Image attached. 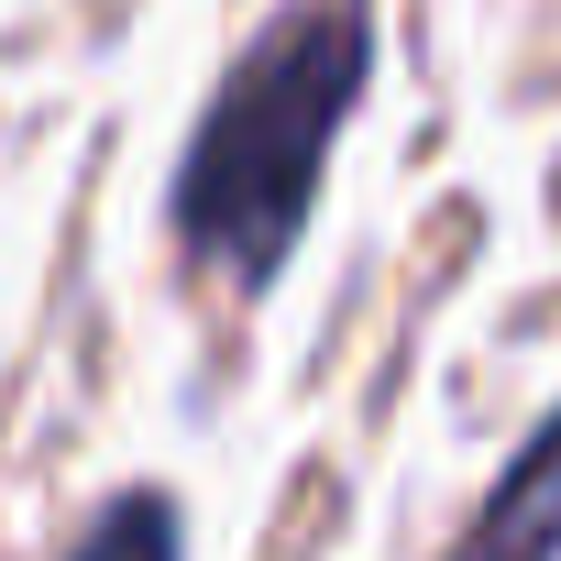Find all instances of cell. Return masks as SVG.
Masks as SVG:
<instances>
[{
	"label": "cell",
	"mask_w": 561,
	"mask_h": 561,
	"mask_svg": "<svg viewBox=\"0 0 561 561\" xmlns=\"http://www.w3.org/2000/svg\"><path fill=\"white\" fill-rule=\"evenodd\" d=\"M364 67H375L364 0H298L253 45V67L209 100V122L187 144V176H176V242L209 275L264 287L287 264V242H298V220L320 198L331 133L364 100Z\"/></svg>",
	"instance_id": "1"
},
{
	"label": "cell",
	"mask_w": 561,
	"mask_h": 561,
	"mask_svg": "<svg viewBox=\"0 0 561 561\" xmlns=\"http://www.w3.org/2000/svg\"><path fill=\"white\" fill-rule=\"evenodd\" d=\"M451 561H561V419L506 462V484L473 506V528L451 539Z\"/></svg>",
	"instance_id": "2"
},
{
	"label": "cell",
	"mask_w": 561,
	"mask_h": 561,
	"mask_svg": "<svg viewBox=\"0 0 561 561\" xmlns=\"http://www.w3.org/2000/svg\"><path fill=\"white\" fill-rule=\"evenodd\" d=\"M67 561H176V506L165 495H122Z\"/></svg>",
	"instance_id": "3"
}]
</instances>
